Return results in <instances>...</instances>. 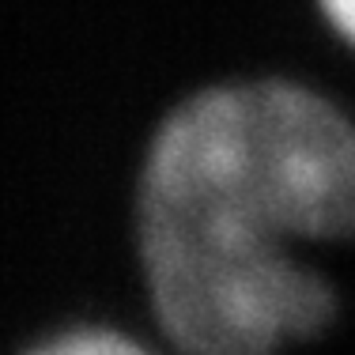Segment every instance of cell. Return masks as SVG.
<instances>
[{
    "instance_id": "3",
    "label": "cell",
    "mask_w": 355,
    "mask_h": 355,
    "mask_svg": "<svg viewBox=\"0 0 355 355\" xmlns=\"http://www.w3.org/2000/svg\"><path fill=\"white\" fill-rule=\"evenodd\" d=\"M318 8H321V19L329 23V31L340 42L355 46V0H318Z\"/></svg>"
},
{
    "instance_id": "2",
    "label": "cell",
    "mask_w": 355,
    "mask_h": 355,
    "mask_svg": "<svg viewBox=\"0 0 355 355\" xmlns=\"http://www.w3.org/2000/svg\"><path fill=\"white\" fill-rule=\"evenodd\" d=\"M31 355H151L137 340L114 333V329H72L53 340H46Z\"/></svg>"
},
{
    "instance_id": "1",
    "label": "cell",
    "mask_w": 355,
    "mask_h": 355,
    "mask_svg": "<svg viewBox=\"0 0 355 355\" xmlns=\"http://www.w3.org/2000/svg\"><path fill=\"white\" fill-rule=\"evenodd\" d=\"M348 234L355 117L329 95L291 80L219 83L159 125L140 174V257L272 261Z\"/></svg>"
}]
</instances>
